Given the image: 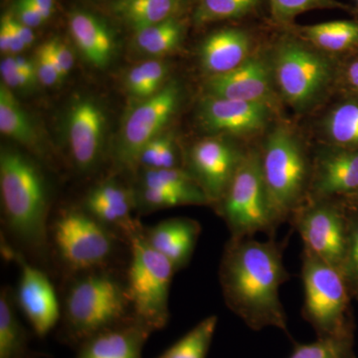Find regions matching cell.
Listing matches in <instances>:
<instances>
[{"mask_svg": "<svg viewBox=\"0 0 358 358\" xmlns=\"http://www.w3.org/2000/svg\"><path fill=\"white\" fill-rule=\"evenodd\" d=\"M286 242L275 238H230L219 267L226 306L253 331L273 327L288 334L279 289L291 274L284 264Z\"/></svg>", "mask_w": 358, "mask_h": 358, "instance_id": "1", "label": "cell"}, {"mask_svg": "<svg viewBox=\"0 0 358 358\" xmlns=\"http://www.w3.org/2000/svg\"><path fill=\"white\" fill-rule=\"evenodd\" d=\"M0 192L9 234L27 251L45 255L49 247V193L34 160L20 150L2 148Z\"/></svg>", "mask_w": 358, "mask_h": 358, "instance_id": "2", "label": "cell"}, {"mask_svg": "<svg viewBox=\"0 0 358 358\" xmlns=\"http://www.w3.org/2000/svg\"><path fill=\"white\" fill-rule=\"evenodd\" d=\"M76 275L63 303L62 338L78 348L103 329L131 319L134 313L126 280L108 268Z\"/></svg>", "mask_w": 358, "mask_h": 358, "instance_id": "3", "label": "cell"}, {"mask_svg": "<svg viewBox=\"0 0 358 358\" xmlns=\"http://www.w3.org/2000/svg\"><path fill=\"white\" fill-rule=\"evenodd\" d=\"M260 157L273 209L282 224L289 223L310 197L313 157L286 127H279L268 136Z\"/></svg>", "mask_w": 358, "mask_h": 358, "instance_id": "4", "label": "cell"}, {"mask_svg": "<svg viewBox=\"0 0 358 358\" xmlns=\"http://www.w3.org/2000/svg\"><path fill=\"white\" fill-rule=\"evenodd\" d=\"M126 241L131 255L126 284L134 315L152 331H159L169 320V292L176 268L150 246L141 225Z\"/></svg>", "mask_w": 358, "mask_h": 358, "instance_id": "5", "label": "cell"}, {"mask_svg": "<svg viewBox=\"0 0 358 358\" xmlns=\"http://www.w3.org/2000/svg\"><path fill=\"white\" fill-rule=\"evenodd\" d=\"M231 238L265 233L275 238L281 221L273 209L264 181L260 150H248L227 192L213 205Z\"/></svg>", "mask_w": 358, "mask_h": 358, "instance_id": "6", "label": "cell"}, {"mask_svg": "<svg viewBox=\"0 0 358 358\" xmlns=\"http://www.w3.org/2000/svg\"><path fill=\"white\" fill-rule=\"evenodd\" d=\"M303 300L301 315L317 338L353 334L352 298L343 274L307 249L301 253Z\"/></svg>", "mask_w": 358, "mask_h": 358, "instance_id": "7", "label": "cell"}, {"mask_svg": "<svg viewBox=\"0 0 358 358\" xmlns=\"http://www.w3.org/2000/svg\"><path fill=\"white\" fill-rule=\"evenodd\" d=\"M117 239L84 208L66 209L49 224V244L74 275L108 268Z\"/></svg>", "mask_w": 358, "mask_h": 358, "instance_id": "8", "label": "cell"}, {"mask_svg": "<svg viewBox=\"0 0 358 358\" xmlns=\"http://www.w3.org/2000/svg\"><path fill=\"white\" fill-rule=\"evenodd\" d=\"M272 69L282 98L298 110L317 102L333 79L327 59L294 41L280 45Z\"/></svg>", "mask_w": 358, "mask_h": 358, "instance_id": "9", "label": "cell"}, {"mask_svg": "<svg viewBox=\"0 0 358 358\" xmlns=\"http://www.w3.org/2000/svg\"><path fill=\"white\" fill-rule=\"evenodd\" d=\"M303 249L341 273L348 236V206L343 199L308 200L289 219Z\"/></svg>", "mask_w": 358, "mask_h": 358, "instance_id": "10", "label": "cell"}, {"mask_svg": "<svg viewBox=\"0 0 358 358\" xmlns=\"http://www.w3.org/2000/svg\"><path fill=\"white\" fill-rule=\"evenodd\" d=\"M181 89L176 82H169L155 95L141 101L128 115L115 148V157L120 166L138 167L141 150L162 134L178 110Z\"/></svg>", "mask_w": 358, "mask_h": 358, "instance_id": "11", "label": "cell"}, {"mask_svg": "<svg viewBox=\"0 0 358 358\" xmlns=\"http://www.w3.org/2000/svg\"><path fill=\"white\" fill-rule=\"evenodd\" d=\"M246 152L221 136L203 138L190 148L185 169L203 190L212 206L227 192Z\"/></svg>", "mask_w": 358, "mask_h": 358, "instance_id": "12", "label": "cell"}, {"mask_svg": "<svg viewBox=\"0 0 358 358\" xmlns=\"http://www.w3.org/2000/svg\"><path fill=\"white\" fill-rule=\"evenodd\" d=\"M4 250L7 256L13 257L20 267L15 303L34 334L43 338L62 317V308L53 284L43 271L28 263L20 252L13 251L8 246Z\"/></svg>", "mask_w": 358, "mask_h": 358, "instance_id": "13", "label": "cell"}, {"mask_svg": "<svg viewBox=\"0 0 358 358\" xmlns=\"http://www.w3.org/2000/svg\"><path fill=\"white\" fill-rule=\"evenodd\" d=\"M357 192L358 148H320L313 157L308 200L345 199Z\"/></svg>", "mask_w": 358, "mask_h": 358, "instance_id": "14", "label": "cell"}, {"mask_svg": "<svg viewBox=\"0 0 358 358\" xmlns=\"http://www.w3.org/2000/svg\"><path fill=\"white\" fill-rule=\"evenodd\" d=\"M106 117L102 108L91 98L78 99L68 114V143L78 171L88 173L100 162Z\"/></svg>", "mask_w": 358, "mask_h": 358, "instance_id": "15", "label": "cell"}, {"mask_svg": "<svg viewBox=\"0 0 358 358\" xmlns=\"http://www.w3.org/2000/svg\"><path fill=\"white\" fill-rule=\"evenodd\" d=\"M270 114L267 103L208 96L200 105L199 121L209 133L244 138L262 131Z\"/></svg>", "mask_w": 358, "mask_h": 358, "instance_id": "16", "label": "cell"}, {"mask_svg": "<svg viewBox=\"0 0 358 358\" xmlns=\"http://www.w3.org/2000/svg\"><path fill=\"white\" fill-rule=\"evenodd\" d=\"M273 69L265 59L250 57L236 69L210 76L205 89L215 98L267 103L273 96Z\"/></svg>", "mask_w": 358, "mask_h": 358, "instance_id": "17", "label": "cell"}, {"mask_svg": "<svg viewBox=\"0 0 358 358\" xmlns=\"http://www.w3.org/2000/svg\"><path fill=\"white\" fill-rule=\"evenodd\" d=\"M136 207L133 190L114 180L103 181L92 188L85 197V210L113 232L121 233L127 240L141 225L131 217Z\"/></svg>", "mask_w": 358, "mask_h": 358, "instance_id": "18", "label": "cell"}, {"mask_svg": "<svg viewBox=\"0 0 358 358\" xmlns=\"http://www.w3.org/2000/svg\"><path fill=\"white\" fill-rule=\"evenodd\" d=\"M154 333L136 317L85 341L74 358H141L143 346Z\"/></svg>", "mask_w": 358, "mask_h": 358, "instance_id": "19", "label": "cell"}, {"mask_svg": "<svg viewBox=\"0 0 358 358\" xmlns=\"http://www.w3.org/2000/svg\"><path fill=\"white\" fill-rule=\"evenodd\" d=\"M200 233V224L185 217L169 218L152 227L143 228L148 243L169 259L176 272L189 263Z\"/></svg>", "mask_w": 358, "mask_h": 358, "instance_id": "20", "label": "cell"}, {"mask_svg": "<svg viewBox=\"0 0 358 358\" xmlns=\"http://www.w3.org/2000/svg\"><path fill=\"white\" fill-rule=\"evenodd\" d=\"M251 40L243 30H219L212 33L200 46L202 68L210 76L225 74L248 60Z\"/></svg>", "mask_w": 358, "mask_h": 358, "instance_id": "21", "label": "cell"}, {"mask_svg": "<svg viewBox=\"0 0 358 358\" xmlns=\"http://www.w3.org/2000/svg\"><path fill=\"white\" fill-rule=\"evenodd\" d=\"M70 32L85 59L96 68L110 64L114 55L112 32L102 20L87 11L71 14Z\"/></svg>", "mask_w": 358, "mask_h": 358, "instance_id": "22", "label": "cell"}, {"mask_svg": "<svg viewBox=\"0 0 358 358\" xmlns=\"http://www.w3.org/2000/svg\"><path fill=\"white\" fill-rule=\"evenodd\" d=\"M0 131L34 152H40L41 143L34 124L22 106L6 84L0 85Z\"/></svg>", "mask_w": 358, "mask_h": 358, "instance_id": "23", "label": "cell"}, {"mask_svg": "<svg viewBox=\"0 0 358 358\" xmlns=\"http://www.w3.org/2000/svg\"><path fill=\"white\" fill-rule=\"evenodd\" d=\"M183 0H117L115 13L134 31L178 17Z\"/></svg>", "mask_w": 358, "mask_h": 358, "instance_id": "24", "label": "cell"}, {"mask_svg": "<svg viewBox=\"0 0 358 358\" xmlns=\"http://www.w3.org/2000/svg\"><path fill=\"white\" fill-rule=\"evenodd\" d=\"M15 299L9 289L0 294V358H31L27 329L15 310Z\"/></svg>", "mask_w": 358, "mask_h": 358, "instance_id": "25", "label": "cell"}, {"mask_svg": "<svg viewBox=\"0 0 358 358\" xmlns=\"http://www.w3.org/2000/svg\"><path fill=\"white\" fill-rule=\"evenodd\" d=\"M303 38L322 50L343 52L358 46V22L336 20L301 28Z\"/></svg>", "mask_w": 358, "mask_h": 358, "instance_id": "26", "label": "cell"}, {"mask_svg": "<svg viewBox=\"0 0 358 358\" xmlns=\"http://www.w3.org/2000/svg\"><path fill=\"white\" fill-rule=\"evenodd\" d=\"M141 186L171 190L189 205H210L203 190L185 169H143Z\"/></svg>", "mask_w": 358, "mask_h": 358, "instance_id": "27", "label": "cell"}, {"mask_svg": "<svg viewBox=\"0 0 358 358\" xmlns=\"http://www.w3.org/2000/svg\"><path fill=\"white\" fill-rule=\"evenodd\" d=\"M185 35V24L178 17L136 31V47L148 55L160 57L178 48Z\"/></svg>", "mask_w": 358, "mask_h": 358, "instance_id": "28", "label": "cell"}, {"mask_svg": "<svg viewBox=\"0 0 358 358\" xmlns=\"http://www.w3.org/2000/svg\"><path fill=\"white\" fill-rule=\"evenodd\" d=\"M329 145L358 148V101H346L327 114L324 124Z\"/></svg>", "mask_w": 358, "mask_h": 358, "instance_id": "29", "label": "cell"}, {"mask_svg": "<svg viewBox=\"0 0 358 358\" xmlns=\"http://www.w3.org/2000/svg\"><path fill=\"white\" fill-rule=\"evenodd\" d=\"M218 319L210 315L202 320L190 329L185 336L171 345L164 355V358H206L215 334Z\"/></svg>", "mask_w": 358, "mask_h": 358, "instance_id": "30", "label": "cell"}, {"mask_svg": "<svg viewBox=\"0 0 358 358\" xmlns=\"http://www.w3.org/2000/svg\"><path fill=\"white\" fill-rule=\"evenodd\" d=\"M167 73L169 68L162 61H147L129 71L126 78L127 90L136 100H145L164 88Z\"/></svg>", "mask_w": 358, "mask_h": 358, "instance_id": "31", "label": "cell"}, {"mask_svg": "<svg viewBox=\"0 0 358 358\" xmlns=\"http://www.w3.org/2000/svg\"><path fill=\"white\" fill-rule=\"evenodd\" d=\"M352 346L353 334L317 338L310 343H294L289 358H355Z\"/></svg>", "mask_w": 358, "mask_h": 358, "instance_id": "32", "label": "cell"}, {"mask_svg": "<svg viewBox=\"0 0 358 358\" xmlns=\"http://www.w3.org/2000/svg\"><path fill=\"white\" fill-rule=\"evenodd\" d=\"M260 0H200L194 13L199 24L242 17L254 8Z\"/></svg>", "mask_w": 358, "mask_h": 358, "instance_id": "33", "label": "cell"}, {"mask_svg": "<svg viewBox=\"0 0 358 358\" xmlns=\"http://www.w3.org/2000/svg\"><path fill=\"white\" fill-rule=\"evenodd\" d=\"M346 206L348 214V247L341 274L352 298L358 299V209L348 204Z\"/></svg>", "mask_w": 358, "mask_h": 358, "instance_id": "34", "label": "cell"}, {"mask_svg": "<svg viewBox=\"0 0 358 358\" xmlns=\"http://www.w3.org/2000/svg\"><path fill=\"white\" fill-rule=\"evenodd\" d=\"M273 14L278 20H288L306 11L317 8H346L336 0H270Z\"/></svg>", "mask_w": 358, "mask_h": 358, "instance_id": "35", "label": "cell"}, {"mask_svg": "<svg viewBox=\"0 0 358 358\" xmlns=\"http://www.w3.org/2000/svg\"><path fill=\"white\" fill-rule=\"evenodd\" d=\"M33 60L40 83L52 87L60 84L64 79V74L48 41L39 46L35 52V58Z\"/></svg>", "mask_w": 358, "mask_h": 358, "instance_id": "36", "label": "cell"}, {"mask_svg": "<svg viewBox=\"0 0 358 358\" xmlns=\"http://www.w3.org/2000/svg\"><path fill=\"white\" fill-rule=\"evenodd\" d=\"M2 83L11 90H28L35 87L39 81L21 72L15 64L13 56H7L0 63Z\"/></svg>", "mask_w": 358, "mask_h": 358, "instance_id": "37", "label": "cell"}, {"mask_svg": "<svg viewBox=\"0 0 358 358\" xmlns=\"http://www.w3.org/2000/svg\"><path fill=\"white\" fill-rule=\"evenodd\" d=\"M16 20L28 27L36 28L43 24L45 18L29 0H17L13 13Z\"/></svg>", "mask_w": 358, "mask_h": 358, "instance_id": "38", "label": "cell"}, {"mask_svg": "<svg viewBox=\"0 0 358 358\" xmlns=\"http://www.w3.org/2000/svg\"><path fill=\"white\" fill-rule=\"evenodd\" d=\"M48 43L50 45L54 55L57 58L63 74L65 77L67 76L74 67V56H73L72 50L64 41L60 39H52L48 41Z\"/></svg>", "mask_w": 358, "mask_h": 358, "instance_id": "39", "label": "cell"}, {"mask_svg": "<svg viewBox=\"0 0 358 358\" xmlns=\"http://www.w3.org/2000/svg\"><path fill=\"white\" fill-rule=\"evenodd\" d=\"M1 21L6 23L7 30H8L9 40H10V55H15V54L20 53L24 50L27 47L23 43L22 40L20 39V35L14 29L13 23L10 20V14L6 13L2 16Z\"/></svg>", "mask_w": 358, "mask_h": 358, "instance_id": "40", "label": "cell"}, {"mask_svg": "<svg viewBox=\"0 0 358 358\" xmlns=\"http://www.w3.org/2000/svg\"><path fill=\"white\" fill-rule=\"evenodd\" d=\"M9 14H10V20L11 23H13L14 29H15V31L17 32L18 35H20V39L22 40L25 46L29 47L30 45H32L33 42H34L35 39L32 28L28 27L27 25L23 24V23H21L20 20H16L13 13Z\"/></svg>", "mask_w": 358, "mask_h": 358, "instance_id": "41", "label": "cell"}, {"mask_svg": "<svg viewBox=\"0 0 358 358\" xmlns=\"http://www.w3.org/2000/svg\"><path fill=\"white\" fill-rule=\"evenodd\" d=\"M345 79L348 85L358 93V60L353 61L345 70Z\"/></svg>", "mask_w": 358, "mask_h": 358, "instance_id": "42", "label": "cell"}, {"mask_svg": "<svg viewBox=\"0 0 358 358\" xmlns=\"http://www.w3.org/2000/svg\"><path fill=\"white\" fill-rule=\"evenodd\" d=\"M29 1L38 9L45 20H48L53 13L54 0H29Z\"/></svg>", "mask_w": 358, "mask_h": 358, "instance_id": "43", "label": "cell"}, {"mask_svg": "<svg viewBox=\"0 0 358 358\" xmlns=\"http://www.w3.org/2000/svg\"><path fill=\"white\" fill-rule=\"evenodd\" d=\"M0 51L6 55H10V40H9L8 30L3 21L0 22Z\"/></svg>", "mask_w": 358, "mask_h": 358, "instance_id": "44", "label": "cell"}, {"mask_svg": "<svg viewBox=\"0 0 358 358\" xmlns=\"http://www.w3.org/2000/svg\"><path fill=\"white\" fill-rule=\"evenodd\" d=\"M343 201H345L348 206L358 209V192L352 194V196L346 197V199H343Z\"/></svg>", "mask_w": 358, "mask_h": 358, "instance_id": "45", "label": "cell"}, {"mask_svg": "<svg viewBox=\"0 0 358 358\" xmlns=\"http://www.w3.org/2000/svg\"><path fill=\"white\" fill-rule=\"evenodd\" d=\"M159 358H164V357H160Z\"/></svg>", "mask_w": 358, "mask_h": 358, "instance_id": "46", "label": "cell"}, {"mask_svg": "<svg viewBox=\"0 0 358 358\" xmlns=\"http://www.w3.org/2000/svg\"><path fill=\"white\" fill-rule=\"evenodd\" d=\"M357 1L358 2V0H357Z\"/></svg>", "mask_w": 358, "mask_h": 358, "instance_id": "47", "label": "cell"}, {"mask_svg": "<svg viewBox=\"0 0 358 358\" xmlns=\"http://www.w3.org/2000/svg\"><path fill=\"white\" fill-rule=\"evenodd\" d=\"M355 358H357V357H355Z\"/></svg>", "mask_w": 358, "mask_h": 358, "instance_id": "48", "label": "cell"}]
</instances>
